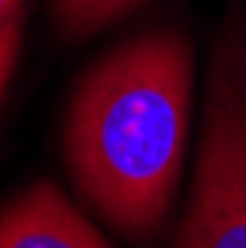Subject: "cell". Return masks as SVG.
I'll return each instance as SVG.
<instances>
[{
  "label": "cell",
  "mask_w": 246,
  "mask_h": 248,
  "mask_svg": "<svg viewBox=\"0 0 246 248\" xmlns=\"http://www.w3.org/2000/svg\"><path fill=\"white\" fill-rule=\"evenodd\" d=\"M190 42L151 33L110 53L74 95L66 130L71 174L125 233H155L169 213L190 127Z\"/></svg>",
  "instance_id": "obj_1"
},
{
  "label": "cell",
  "mask_w": 246,
  "mask_h": 248,
  "mask_svg": "<svg viewBox=\"0 0 246 248\" xmlns=\"http://www.w3.org/2000/svg\"><path fill=\"white\" fill-rule=\"evenodd\" d=\"M178 248H246V24L237 6L208 80L205 136Z\"/></svg>",
  "instance_id": "obj_2"
},
{
  "label": "cell",
  "mask_w": 246,
  "mask_h": 248,
  "mask_svg": "<svg viewBox=\"0 0 246 248\" xmlns=\"http://www.w3.org/2000/svg\"><path fill=\"white\" fill-rule=\"evenodd\" d=\"M0 248H107V242L53 183H39L0 213Z\"/></svg>",
  "instance_id": "obj_3"
},
{
  "label": "cell",
  "mask_w": 246,
  "mask_h": 248,
  "mask_svg": "<svg viewBox=\"0 0 246 248\" xmlns=\"http://www.w3.org/2000/svg\"><path fill=\"white\" fill-rule=\"evenodd\" d=\"M137 3L140 0H56V15L66 33L86 36Z\"/></svg>",
  "instance_id": "obj_4"
},
{
  "label": "cell",
  "mask_w": 246,
  "mask_h": 248,
  "mask_svg": "<svg viewBox=\"0 0 246 248\" xmlns=\"http://www.w3.org/2000/svg\"><path fill=\"white\" fill-rule=\"evenodd\" d=\"M18 30H21L18 21H12L0 30V92H3V86L9 80L12 62H15V53H18Z\"/></svg>",
  "instance_id": "obj_5"
},
{
  "label": "cell",
  "mask_w": 246,
  "mask_h": 248,
  "mask_svg": "<svg viewBox=\"0 0 246 248\" xmlns=\"http://www.w3.org/2000/svg\"><path fill=\"white\" fill-rule=\"evenodd\" d=\"M18 6H21V0H0V30L18 21Z\"/></svg>",
  "instance_id": "obj_6"
}]
</instances>
